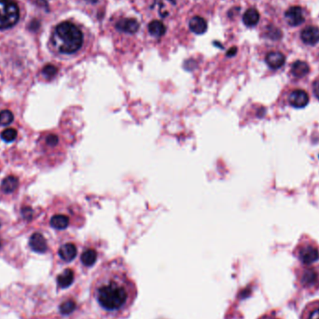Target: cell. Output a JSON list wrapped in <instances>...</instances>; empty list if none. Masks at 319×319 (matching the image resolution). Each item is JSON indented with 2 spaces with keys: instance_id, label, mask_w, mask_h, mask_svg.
<instances>
[{
  "instance_id": "obj_1",
  "label": "cell",
  "mask_w": 319,
  "mask_h": 319,
  "mask_svg": "<svg viewBox=\"0 0 319 319\" xmlns=\"http://www.w3.org/2000/svg\"><path fill=\"white\" fill-rule=\"evenodd\" d=\"M52 41L61 54H75L82 46L83 35L74 23L62 22L55 28Z\"/></svg>"
},
{
  "instance_id": "obj_2",
  "label": "cell",
  "mask_w": 319,
  "mask_h": 319,
  "mask_svg": "<svg viewBox=\"0 0 319 319\" xmlns=\"http://www.w3.org/2000/svg\"><path fill=\"white\" fill-rule=\"evenodd\" d=\"M100 305L107 310H117L125 304L127 300V292L124 287L111 282L100 287L97 294Z\"/></svg>"
},
{
  "instance_id": "obj_3",
  "label": "cell",
  "mask_w": 319,
  "mask_h": 319,
  "mask_svg": "<svg viewBox=\"0 0 319 319\" xmlns=\"http://www.w3.org/2000/svg\"><path fill=\"white\" fill-rule=\"evenodd\" d=\"M20 11L12 0H0V29L13 27L19 20Z\"/></svg>"
},
{
  "instance_id": "obj_4",
  "label": "cell",
  "mask_w": 319,
  "mask_h": 319,
  "mask_svg": "<svg viewBox=\"0 0 319 319\" xmlns=\"http://www.w3.org/2000/svg\"><path fill=\"white\" fill-rule=\"evenodd\" d=\"M285 17L287 19V23L291 27H297L304 22L303 9L299 6H293L289 8L286 11Z\"/></svg>"
},
{
  "instance_id": "obj_5",
  "label": "cell",
  "mask_w": 319,
  "mask_h": 319,
  "mask_svg": "<svg viewBox=\"0 0 319 319\" xmlns=\"http://www.w3.org/2000/svg\"><path fill=\"white\" fill-rule=\"evenodd\" d=\"M309 102V96L307 92L303 90L293 91L289 95V103L296 108H304Z\"/></svg>"
},
{
  "instance_id": "obj_6",
  "label": "cell",
  "mask_w": 319,
  "mask_h": 319,
  "mask_svg": "<svg viewBox=\"0 0 319 319\" xmlns=\"http://www.w3.org/2000/svg\"><path fill=\"white\" fill-rule=\"evenodd\" d=\"M116 28L121 32L134 34L139 29V22L133 18H125L116 23Z\"/></svg>"
},
{
  "instance_id": "obj_7",
  "label": "cell",
  "mask_w": 319,
  "mask_h": 319,
  "mask_svg": "<svg viewBox=\"0 0 319 319\" xmlns=\"http://www.w3.org/2000/svg\"><path fill=\"white\" fill-rule=\"evenodd\" d=\"M29 246L35 252L38 253H44L47 251L48 246L46 239L44 238L43 235L40 233H35L32 234L29 240Z\"/></svg>"
},
{
  "instance_id": "obj_8",
  "label": "cell",
  "mask_w": 319,
  "mask_h": 319,
  "mask_svg": "<svg viewBox=\"0 0 319 319\" xmlns=\"http://www.w3.org/2000/svg\"><path fill=\"white\" fill-rule=\"evenodd\" d=\"M301 38L307 45H314L319 41V29L315 27H305L302 31Z\"/></svg>"
},
{
  "instance_id": "obj_9",
  "label": "cell",
  "mask_w": 319,
  "mask_h": 319,
  "mask_svg": "<svg viewBox=\"0 0 319 319\" xmlns=\"http://www.w3.org/2000/svg\"><path fill=\"white\" fill-rule=\"evenodd\" d=\"M318 258L319 254L317 249L312 247V246L304 247L300 251V259L305 264H311V263H313L314 261L318 260Z\"/></svg>"
},
{
  "instance_id": "obj_10",
  "label": "cell",
  "mask_w": 319,
  "mask_h": 319,
  "mask_svg": "<svg viewBox=\"0 0 319 319\" xmlns=\"http://www.w3.org/2000/svg\"><path fill=\"white\" fill-rule=\"evenodd\" d=\"M60 258L65 261H71L76 258L77 248L74 243H67L63 244L60 248L59 251Z\"/></svg>"
},
{
  "instance_id": "obj_11",
  "label": "cell",
  "mask_w": 319,
  "mask_h": 319,
  "mask_svg": "<svg viewBox=\"0 0 319 319\" xmlns=\"http://www.w3.org/2000/svg\"><path fill=\"white\" fill-rule=\"evenodd\" d=\"M285 56L278 52H272L266 56V63L273 69H278L285 64Z\"/></svg>"
},
{
  "instance_id": "obj_12",
  "label": "cell",
  "mask_w": 319,
  "mask_h": 319,
  "mask_svg": "<svg viewBox=\"0 0 319 319\" xmlns=\"http://www.w3.org/2000/svg\"><path fill=\"white\" fill-rule=\"evenodd\" d=\"M189 29L195 34H204L207 29V23L204 18L199 16H195L189 21Z\"/></svg>"
},
{
  "instance_id": "obj_13",
  "label": "cell",
  "mask_w": 319,
  "mask_h": 319,
  "mask_svg": "<svg viewBox=\"0 0 319 319\" xmlns=\"http://www.w3.org/2000/svg\"><path fill=\"white\" fill-rule=\"evenodd\" d=\"M259 20H260V13L256 9H249L243 14V23L247 27H254L258 23Z\"/></svg>"
},
{
  "instance_id": "obj_14",
  "label": "cell",
  "mask_w": 319,
  "mask_h": 319,
  "mask_svg": "<svg viewBox=\"0 0 319 319\" xmlns=\"http://www.w3.org/2000/svg\"><path fill=\"white\" fill-rule=\"evenodd\" d=\"M74 280V273L70 269L64 271L58 277H57V283L58 286L61 288H66L71 286Z\"/></svg>"
},
{
  "instance_id": "obj_15",
  "label": "cell",
  "mask_w": 319,
  "mask_h": 319,
  "mask_svg": "<svg viewBox=\"0 0 319 319\" xmlns=\"http://www.w3.org/2000/svg\"><path fill=\"white\" fill-rule=\"evenodd\" d=\"M50 224L57 230H65L69 225V217L65 215H55L51 218Z\"/></svg>"
},
{
  "instance_id": "obj_16",
  "label": "cell",
  "mask_w": 319,
  "mask_h": 319,
  "mask_svg": "<svg viewBox=\"0 0 319 319\" xmlns=\"http://www.w3.org/2000/svg\"><path fill=\"white\" fill-rule=\"evenodd\" d=\"M309 70H310L309 65L303 61L295 62L292 65V67H291V73H292L293 76L299 78V79L306 76L309 73Z\"/></svg>"
},
{
  "instance_id": "obj_17",
  "label": "cell",
  "mask_w": 319,
  "mask_h": 319,
  "mask_svg": "<svg viewBox=\"0 0 319 319\" xmlns=\"http://www.w3.org/2000/svg\"><path fill=\"white\" fill-rule=\"evenodd\" d=\"M18 185H19V180L16 177L10 176L3 180L1 184V189L6 193H11L18 188Z\"/></svg>"
},
{
  "instance_id": "obj_18",
  "label": "cell",
  "mask_w": 319,
  "mask_h": 319,
  "mask_svg": "<svg viewBox=\"0 0 319 319\" xmlns=\"http://www.w3.org/2000/svg\"><path fill=\"white\" fill-rule=\"evenodd\" d=\"M149 31L153 37L160 38L165 34V27L160 21H153L149 24Z\"/></svg>"
},
{
  "instance_id": "obj_19",
  "label": "cell",
  "mask_w": 319,
  "mask_h": 319,
  "mask_svg": "<svg viewBox=\"0 0 319 319\" xmlns=\"http://www.w3.org/2000/svg\"><path fill=\"white\" fill-rule=\"evenodd\" d=\"M97 260V253L93 249H87L81 255V261L85 266H92Z\"/></svg>"
},
{
  "instance_id": "obj_20",
  "label": "cell",
  "mask_w": 319,
  "mask_h": 319,
  "mask_svg": "<svg viewBox=\"0 0 319 319\" xmlns=\"http://www.w3.org/2000/svg\"><path fill=\"white\" fill-rule=\"evenodd\" d=\"M156 4L161 16L166 17L169 15V9L174 5V2L172 0H156Z\"/></svg>"
},
{
  "instance_id": "obj_21",
  "label": "cell",
  "mask_w": 319,
  "mask_h": 319,
  "mask_svg": "<svg viewBox=\"0 0 319 319\" xmlns=\"http://www.w3.org/2000/svg\"><path fill=\"white\" fill-rule=\"evenodd\" d=\"M76 309V303L72 300H68L62 303L60 306V312L63 314H69Z\"/></svg>"
},
{
  "instance_id": "obj_22",
  "label": "cell",
  "mask_w": 319,
  "mask_h": 319,
  "mask_svg": "<svg viewBox=\"0 0 319 319\" xmlns=\"http://www.w3.org/2000/svg\"><path fill=\"white\" fill-rule=\"evenodd\" d=\"M14 119L13 114L10 110H3L0 112V125L6 126L11 125Z\"/></svg>"
},
{
  "instance_id": "obj_23",
  "label": "cell",
  "mask_w": 319,
  "mask_h": 319,
  "mask_svg": "<svg viewBox=\"0 0 319 319\" xmlns=\"http://www.w3.org/2000/svg\"><path fill=\"white\" fill-rule=\"evenodd\" d=\"M1 137L6 142H12V141L15 140V138L17 137V131L15 129H12V128L6 129L5 131L2 132Z\"/></svg>"
},
{
  "instance_id": "obj_24",
  "label": "cell",
  "mask_w": 319,
  "mask_h": 319,
  "mask_svg": "<svg viewBox=\"0 0 319 319\" xmlns=\"http://www.w3.org/2000/svg\"><path fill=\"white\" fill-rule=\"evenodd\" d=\"M56 73H57V68L53 65H46L42 70V74L47 79L54 78L56 75Z\"/></svg>"
},
{
  "instance_id": "obj_25",
  "label": "cell",
  "mask_w": 319,
  "mask_h": 319,
  "mask_svg": "<svg viewBox=\"0 0 319 319\" xmlns=\"http://www.w3.org/2000/svg\"><path fill=\"white\" fill-rule=\"evenodd\" d=\"M47 144L50 145V146H56L57 144H58V142H59V138H58V136L56 135H50L48 137H47Z\"/></svg>"
},
{
  "instance_id": "obj_26",
  "label": "cell",
  "mask_w": 319,
  "mask_h": 319,
  "mask_svg": "<svg viewBox=\"0 0 319 319\" xmlns=\"http://www.w3.org/2000/svg\"><path fill=\"white\" fill-rule=\"evenodd\" d=\"M22 215L26 219H31L33 216V210L30 207H24L22 209Z\"/></svg>"
},
{
  "instance_id": "obj_27",
  "label": "cell",
  "mask_w": 319,
  "mask_h": 319,
  "mask_svg": "<svg viewBox=\"0 0 319 319\" xmlns=\"http://www.w3.org/2000/svg\"><path fill=\"white\" fill-rule=\"evenodd\" d=\"M313 89H314V95L319 99V80L314 81Z\"/></svg>"
},
{
  "instance_id": "obj_28",
  "label": "cell",
  "mask_w": 319,
  "mask_h": 319,
  "mask_svg": "<svg viewBox=\"0 0 319 319\" xmlns=\"http://www.w3.org/2000/svg\"><path fill=\"white\" fill-rule=\"evenodd\" d=\"M309 319H319V309L314 310V312L310 314V318Z\"/></svg>"
},
{
  "instance_id": "obj_29",
  "label": "cell",
  "mask_w": 319,
  "mask_h": 319,
  "mask_svg": "<svg viewBox=\"0 0 319 319\" xmlns=\"http://www.w3.org/2000/svg\"><path fill=\"white\" fill-rule=\"evenodd\" d=\"M236 54V48H232V49L229 51V53H228V56H232V55H234V54Z\"/></svg>"
},
{
  "instance_id": "obj_30",
  "label": "cell",
  "mask_w": 319,
  "mask_h": 319,
  "mask_svg": "<svg viewBox=\"0 0 319 319\" xmlns=\"http://www.w3.org/2000/svg\"><path fill=\"white\" fill-rule=\"evenodd\" d=\"M89 1H90V2H92V3H94V2H96L97 0H89Z\"/></svg>"
},
{
  "instance_id": "obj_31",
  "label": "cell",
  "mask_w": 319,
  "mask_h": 319,
  "mask_svg": "<svg viewBox=\"0 0 319 319\" xmlns=\"http://www.w3.org/2000/svg\"><path fill=\"white\" fill-rule=\"evenodd\" d=\"M0 247H1V242H0Z\"/></svg>"
}]
</instances>
